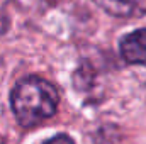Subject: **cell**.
<instances>
[{
	"label": "cell",
	"mask_w": 146,
	"mask_h": 144,
	"mask_svg": "<svg viewBox=\"0 0 146 144\" xmlns=\"http://www.w3.org/2000/svg\"><path fill=\"white\" fill-rule=\"evenodd\" d=\"M60 102L58 90L39 76L21 80L10 95V104L21 126L31 127L54 115Z\"/></svg>",
	"instance_id": "obj_1"
},
{
	"label": "cell",
	"mask_w": 146,
	"mask_h": 144,
	"mask_svg": "<svg viewBox=\"0 0 146 144\" xmlns=\"http://www.w3.org/2000/svg\"><path fill=\"white\" fill-rule=\"evenodd\" d=\"M121 56L129 65H146V29H138L121 39Z\"/></svg>",
	"instance_id": "obj_2"
},
{
	"label": "cell",
	"mask_w": 146,
	"mask_h": 144,
	"mask_svg": "<svg viewBox=\"0 0 146 144\" xmlns=\"http://www.w3.org/2000/svg\"><path fill=\"white\" fill-rule=\"evenodd\" d=\"M107 14L121 19L141 17L146 14V0H94Z\"/></svg>",
	"instance_id": "obj_3"
},
{
	"label": "cell",
	"mask_w": 146,
	"mask_h": 144,
	"mask_svg": "<svg viewBox=\"0 0 146 144\" xmlns=\"http://www.w3.org/2000/svg\"><path fill=\"white\" fill-rule=\"evenodd\" d=\"M44 144H75V143H73V139L70 137V136H66V134H60V136H56V137L46 141Z\"/></svg>",
	"instance_id": "obj_4"
},
{
	"label": "cell",
	"mask_w": 146,
	"mask_h": 144,
	"mask_svg": "<svg viewBox=\"0 0 146 144\" xmlns=\"http://www.w3.org/2000/svg\"><path fill=\"white\" fill-rule=\"evenodd\" d=\"M46 2H51V3H54V2H60V0H46Z\"/></svg>",
	"instance_id": "obj_5"
}]
</instances>
